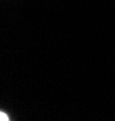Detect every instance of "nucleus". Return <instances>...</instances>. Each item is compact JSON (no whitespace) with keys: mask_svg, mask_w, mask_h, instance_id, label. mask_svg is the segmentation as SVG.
Masks as SVG:
<instances>
[{"mask_svg":"<svg viewBox=\"0 0 115 121\" xmlns=\"http://www.w3.org/2000/svg\"><path fill=\"white\" fill-rule=\"evenodd\" d=\"M0 120H1V121H9L10 117H9V115L5 114L4 112H0Z\"/></svg>","mask_w":115,"mask_h":121,"instance_id":"nucleus-1","label":"nucleus"}]
</instances>
